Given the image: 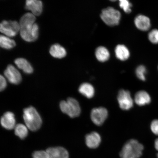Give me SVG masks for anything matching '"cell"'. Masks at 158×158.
<instances>
[{
	"label": "cell",
	"instance_id": "cell-17",
	"mask_svg": "<svg viewBox=\"0 0 158 158\" xmlns=\"http://www.w3.org/2000/svg\"><path fill=\"white\" fill-rule=\"evenodd\" d=\"M49 53L54 58L61 59L64 58L67 54L66 49L60 45L55 44L51 46Z\"/></svg>",
	"mask_w": 158,
	"mask_h": 158
},
{
	"label": "cell",
	"instance_id": "cell-21",
	"mask_svg": "<svg viewBox=\"0 0 158 158\" xmlns=\"http://www.w3.org/2000/svg\"><path fill=\"white\" fill-rule=\"evenodd\" d=\"M15 45L16 43L15 40L5 35H1L0 45L2 48L6 49H10L14 48Z\"/></svg>",
	"mask_w": 158,
	"mask_h": 158
},
{
	"label": "cell",
	"instance_id": "cell-20",
	"mask_svg": "<svg viewBox=\"0 0 158 158\" xmlns=\"http://www.w3.org/2000/svg\"><path fill=\"white\" fill-rule=\"evenodd\" d=\"M95 56L99 61L105 62L109 59L110 54L108 50L106 47L100 46L96 49Z\"/></svg>",
	"mask_w": 158,
	"mask_h": 158
},
{
	"label": "cell",
	"instance_id": "cell-2",
	"mask_svg": "<svg viewBox=\"0 0 158 158\" xmlns=\"http://www.w3.org/2000/svg\"><path fill=\"white\" fill-rule=\"evenodd\" d=\"M23 118L26 126L31 131H36L40 128L42 119L35 109L30 106L23 110Z\"/></svg>",
	"mask_w": 158,
	"mask_h": 158
},
{
	"label": "cell",
	"instance_id": "cell-12",
	"mask_svg": "<svg viewBox=\"0 0 158 158\" xmlns=\"http://www.w3.org/2000/svg\"><path fill=\"white\" fill-rule=\"evenodd\" d=\"M46 151L49 158H69L68 151L62 147L49 148Z\"/></svg>",
	"mask_w": 158,
	"mask_h": 158
},
{
	"label": "cell",
	"instance_id": "cell-18",
	"mask_svg": "<svg viewBox=\"0 0 158 158\" xmlns=\"http://www.w3.org/2000/svg\"><path fill=\"white\" fill-rule=\"evenodd\" d=\"M115 53L117 58L122 61L127 60L130 55L129 50L124 45H118L115 49Z\"/></svg>",
	"mask_w": 158,
	"mask_h": 158
},
{
	"label": "cell",
	"instance_id": "cell-9",
	"mask_svg": "<svg viewBox=\"0 0 158 158\" xmlns=\"http://www.w3.org/2000/svg\"><path fill=\"white\" fill-rule=\"evenodd\" d=\"M4 75L8 80L11 84L17 85L21 81V74L12 65L10 64L7 66L5 71Z\"/></svg>",
	"mask_w": 158,
	"mask_h": 158
},
{
	"label": "cell",
	"instance_id": "cell-8",
	"mask_svg": "<svg viewBox=\"0 0 158 158\" xmlns=\"http://www.w3.org/2000/svg\"><path fill=\"white\" fill-rule=\"evenodd\" d=\"M108 116V110L104 107L94 108L91 112V118L93 123L98 126L102 125Z\"/></svg>",
	"mask_w": 158,
	"mask_h": 158
},
{
	"label": "cell",
	"instance_id": "cell-7",
	"mask_svg": "<svg viewBox=\"0 0 158 158\" xmlns=\"http://www.w3.org/2000/svg\"><path fill=\"white\" fill-rule=\"evenodd\" d=\"M118 100L120 107L124 110H128L133 106V101L128 91L121 90L118 92Z\"/></svg>",
	"mask_w": 158,
	"mask_h": 158
},
{
	"label": "cell",
	"instance_id": "cell-13",
	"mask_svg": "<svg viewBox=\"0 0 158 158\" xmlns=\"http://www.w3.org/2000/svg\"><path fill=\"white\" fill-rule=\"evenodd\" d=\"M134 23L137 28L142 31H147L151 27L150 19L146 16L143 15H139L136 17Z\"/></svg>",
	"mask_w": 158,
	"mask_h": 158
},
{
	"label": "cell",
	"instance_id": "cell-25",
	"mask_svg": "<svg viewBox=\"0 0 158 158\" xmlns=\"http://www.w3.org/2000/svg\"><path fill=\"white\" fill-rule=\"evenodd\" d=\"M148 39L152 43L158 44V30L154 29L150 31L148 34Z\"/></svg>",
	"mask_w": 158,
	"mask_h": 158
},
{
	"label": "cell",
	"instance_id": "cell-15",
	"mask_svg": "<svg viewBox=\"0 0 158 158\" xmlns=\"http://www.w3.org/2000/svg\"><path fill=\"white\" fill-rule=\"evenodd\" d=\"M134 100L138 105L143 106L149 104L151 102V98L147 92L141 90L136 94Z\"/></svg>",
	"mask_w": 158,
	"mask_h": 158
},
{
	"label": "cell",
	"instance_id": "cell-5",
	"mask_svg": "<svg viewBox=\"0 0 158 158\" xmlns=\"http://www.w3.org/2000/svg\"><path fill=\"white\" fill-rule=\"evenodd\" d=\"M100 17L106 24L113 27L119 23L121 14L118 10L110 7L102 10Z\"/></svg>",
	"mask_w": 158,
	"mask_h": 158
},
{
	"label": "cell",
	"instance_id": "cell-27",
	"mask_svg": "<svg viewBox=\"0 0 158 158\" xmlns=\"http://www.w3.org/2000/svg\"><path fill=\"white\" fill-rule=\"evenodd\" d=\"M151 128L152 131L156 135H158V120H155L152 122Z\"/></svg>",
	"mask_w": 158,
	"mask_h": 158
},
{
	"label": "cell",
	"instance_id": "cell-4",
	"mask_svg": "<svg viewBox=\"0 0 158 158\" xmlns=\"http://www.w3.org/2000/svg\"><path fill=\"white\" fill-rule=\"evenodd\" d=\"M60 107L62 111L70 117H78L81 113V108L78 102L75 99L69 98L67 101L60 102Z\"/></svg>",
	"mask_w": 158,
	"mask_h": 158
},
{
	"label": "cell",
	"instance_id": "cell-14",
	"mask_svg": "<svg viewBox=\"0 0 158 158\" xmlns=\"http://www.w3.org/2000/svg\"><path fill=\"white\" fill-rule=\"evenodd\" d=\"M85 140L88 147L92 149H95L99 146L101 141V138L98 133L93 132L86 135Z\"/></svg>",
	"mask_w": 158,
	"mask_h": 158
},
{
	"label": "cell",
	"instance_id": "cell-28",
	"mask_svg": "<svg viewBox=\"0 0 158 158\" xmlns=\"http://www.w3.org/2000/svg\"><path fill=\"white\" fill-rule=\"evenodd\" d=\"M7 82L5 78L1 75L0 76V90L1 91L4 90L6 87Z\"/></svg>",
	"mask_w": 158,
	"mask_h": 158
},
{
	"label": "cell",
	"instance_id": "cell-30",
	"mask_svg": "<svg viewBox=\"0 0 158 158\" xmlns=\"http://www.w3.org/2000/svg\"><path fill=\"white\" fill-rule=\"evenodd\" d=\"M157 158H158V153L157 154Z\"/></svg>",
	"mask_w": 158,
	"mask_h": 158
},
{
	"label": "cell",
	"instance_id": "cell-16",
	"mask_svg": "<svg viewBox=\"0 0 158 158\" xmlns=\"http://www.w3.org/2000/svg\"><path fill=\"white\" fill-rule=\"evenodd\" d=\"M15 64L18 68L23 70L25 73L30 74L33 72V69L31 64L26 59L23 58L16 59Z\"/></svg>",
	"mask_w": 158,
	"mask_h": 158
},
{
	"label": "cell",
	"instance_id": "cell-1",
	"mask_svg": "<svg viewBox=\"0 0 158 158\" xmlns=\"http://www.w3.org/2000/svg\"><path fill=\"white\" fill-rule=\"evenodd\" d=\"M35 20V16L30 13L25 14L20 20V34L27 42H33L38 38L39 27Z\"/></svg>",
	"mask_w": 158,
	"mask_h": 158
},
{
	"label": "cell",
	"instance_id": "cell-26",
	"mask_svg": "<svg viewBox=\"0 0 158 158\" xmlns=\"http://www.w3.org/2000/svg\"><path fill=\"white\" fill-rule=\"evenodd\" d=\"M33 158H49L48 154L46 151H36L32 154Z\"/></svg>",
	"mask_w": 158,
	"mask_h": 158
},
{
	"label": "cell",
	"instance_id": "cell-11",
	"mask_svg": "<svg viewBox=\"0 0 158 158\" xmlns=\"http://www.w3.org/2000/svg\"><path fill=\"white\" fill-rule=\"evenodd\" d=\"M2 126L6 129L10 130L15 126V119L14 114L11 112H7L1 118Z\"/></svg>",
	"mask_w": 158,
	"mask_h": 158
},
{
	"label": "cell",
	"instance_id": "cell-22",
	"mask_svg": "<svg viewBox=\"0 0 158 158\" xmlns=\"http://www.w3.org/2000/svg\"><path fill=\"white\" fill-rule=\"evenodd\" d=\"M15 135L21 139H24L28 135V128L23 124H17L15 128Z\"/></svg>",
	"mask_w": 158,
	"mask_h": 158
},
{
	"label": "cell",
	"instance_id": "cell-6",
	"mask_svg": "<svg viewBox=\"0 0 158 158\" xmlns=\"http://www.w3.org/2000/svg\"><path fill=\"white\" fill-rule=\"evenodd\" d=\"M0 31L7 37H15L20 31L19 23L15 21L4 20L0 24Z\"/></svg>",
	"mask_w": 158,
	"mask_h": 158
},
{
	"label": "cell",
	"instance_id": "cell-19",
	"mask_svg": "<svg viewBox=\"0 0 158 158\" xmlns=\"http://www.w3.org/2000/svg\"><path fill=\"white\" fill-rule=\"evenodd\" d=\"M79 92L87 98H90L94 95V89L91 84L84 83L79 87Z\"/></svg>",
	"mask_w": 158,
	"mask_h": 158
},
{
	"label": "cell",
	"instance_id": "cell-3",
	"mask_svg": "<svg viewBox=\"0 0 158 158\" xmlns=\"http://www.w3.org/2000/svg\"><path fill=\"white\" fill-rule=\"evenodd\" d=\"M143 146L137 140L131 139L124 144L120 153L121 158H139L142 155Z\"/></svg>",
	"mask_w": 158,
	"mask_h": 158
},
{
	"label": "cell",
	"instance_id": "cell-29",
	"mask_svg": "<svg viewBox=\"0 0 158 158\" xmlns=\"http://www.w3.org/2000/svg\"><path fill=\"white\" fill-rule=\"evenodd\" d=\"M155 146L156 149L158 151V138L155 140Z\"/></svg>",
	"mask_w": 158,
	"mask_h": 158
},
{
	"label": "cell",
	"instance_id": "cell-10",
	"mask_svg": "<svg viewBox=\"0 0 158 158\" xmlns=\"http://www.w3.org/2000/svg\"><path fill=\"white\" fill-rule=\"evenodd\" d=\"M42 2L38 0H27L26 1L25 8L30 10L35 16L40 15L43 11Z\"/></svg>",
	"mask_w": 158,
	"mask_h": 158
},
{
	"label": "cell",
	"instance_id": "cell-24",
	"mask_svg": "<svg viewBox=\"0 0 158 158\" xmlns=\"http://www.w3.org/2000/svg\"><path fill=\"white\" fill-rule=\"evenodd\" d=\"M119 5L120 7L123 9L126 13H129L131 11V7L132 5L129 1L127 0H120Z\"/></svg>",
	"mask_w": 158,
	"mask_h": 158
},
{
	"label": "cell",
	"instance_id": "cell-23",
	"mask_svg": "<svg viewBox=\"0 0 158 158\" xmlns=\"http://www.w3.org/2000/svg\"><path fill=\"white\" fill-rule=\"evenodd\" d=\"M135 73L136 76L139 80L143 81H145L147 70L145 66L143 65H140L136 69Z\"/></svg>",
	"mask_w": 158,
	"mask_h": 158
}]
</instances>
